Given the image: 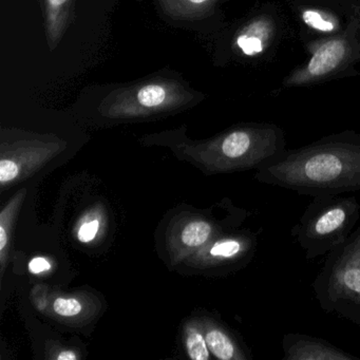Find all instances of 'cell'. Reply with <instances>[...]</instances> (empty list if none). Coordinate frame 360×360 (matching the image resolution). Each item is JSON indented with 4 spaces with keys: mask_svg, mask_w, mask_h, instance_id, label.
I'll use <instances>...</instances> for the list:
<instances>
[{
    "mask_svg": "<svg viewBox=\"0 0 360 360\" xmlns=\"http://www.w3.org/2000/svg\"><path fill=\"white\" fill-rule=\"evenodd\" d=\"M255 179L309 197L360 191V134L339 132L300 148L286 149L257 170Z\"/></svg>",
    "mask_w": 360,
    "mask_h": 360,
    "instance_id": "obj_1",
    "label": "cell"
},
{
    "mask_svg": "<svg viewBox=\"0 0 360 360\" xmlns=\"http://www.w3.org/2000/svg\"><path fill=\"white\" fill-rule=\"evenodd\" d=\"M311 288L322 311L360 326V225L326 255Z\"/></svg>",
    "mask_w": 360,
    "mask_h": 360,
    "instance_id": "obj_2",
    "label": "cell"
},
{
    "mask_svg": "<svg viewBox=\"0 0 360 360\" xmlns=\"http://www.w3.org/2000/svg\"><path fill=\"white\" fill-rule=\"evenodd\" d=\"M360 219V204L355 195H317L307 206L292 227L307 260L326 256L349 237Z\"/></svg>",
    "mask_w": 360,
    "mask_h": 360,
    "instance_id": "obj_3",
    "label": "cell"
},
{
    "mask_svg": "<svg viewBox=\"0 0 360 360\" xmlns=\"http://www.w3.org/2000/svg\"><path fill=\"white\" fill-rule=\"evenodd\" d=\"M286 150L285 134L274 124H248L223 134L212 145L219 172L259 170Z\"/></svg>",
    "mask_w": 360,
    "mask_h": 360,
    "instance_id": "obj_4",
    "label": "cell"
},
{
    "mask_svg": "<svg viewBox=\"0 0 360 360\" xmlns=\"http://www.w3.org/2000/svg\"><path fill=\"white\" fill-rule=\"evenodd\" d=\"M351 43L335 37L321 44L305 66L294 71L284 82L286 87H299L316 83L342 68L351 58Z\"/></svg>",
    "mask_w": 360,
    "mask_h": 360,
    "instance_id": "obj_5",
    "label": "cell"
},
{
    "mask_svg": "<svg viewBox=\"0 0 360 360\" xmlns=\"http://www.w3.org/2000/svg\"><path fill=\"white\" fill-rule=\"evenodd\" d=\"M283 360H358L330 341L311 335L288 333L282 339Z\"/></svg>",
    "mask_w": 360,
    "mask_h": 360,
    "instance_id": "obj_6",
    "label": "cell"
},
{
    "mask_svg": "<svg viewBox=\"0 0 360 360\" xmlns=\"http://www.w3.org/2000/svg\"><path fill=\"white\" fill-rule=\"evenodd\" d=\"M204 336L210 353L218 359L246 360L252 358L248 349H242L240 343L229 333L216 324L208 326Z\"/></svg>",
    "mask_w": 360,
    "mask_h": 360,
    "instance_id": "obj_7",
    "label": "cell"
},
{
    "mask_svg": "<svg viewBox=\"0 0 360 360\" xmlns=\"http://www.w3.org/2000/svg\"><path fill=\"white\" fill-rule=\"evenodd\" d=\"M179 96L180 94L176 87L172 88L165 84H149L141 87L131 98L141 109L159 110L176 104L180 98Z\"/></svg>",
    "mask_w": 360,
    "mask_h": 360,
    "instance_id": "obj_8",
    "label": "cell"
},
{
    "mask_svg": "<svg viewBox=\"0 0 360 360\" xmlns=\"http://www.w3.org/2000/svg\"><path fill=\"white\" fill-rule=\"evenodd\" d=\"M264 22H256L238 37L237 46L245 56H255L265 49L267 41V28Z\"/></svg>",
    "mask_w": 360,
    "mask_h": 360,
    "instance_id": "obj_9",
    "label": "cell"
},
{
    "mask_svg": "<svg viewBox=\"0 0 360 360\" xmlns=\"http://www.w3.org/2000/svg\"><path fill=\"white\" fill-rule=\"evenodd\" d=\"M25 191L18 193L10 203L4 208L3 212L0 214V260H1V269H5L6 254H7V248L9 245L10 231H11L12 224H13L14 217L18 212L22 198H24Z\"/></svg>",
    "mask_w": 360,
    "mask_h": 360,
    "instance_id": "obj_10",
    "label": "cell"
},
{
    "mask_svg": "<svg viewBox=\"0 0 360 360\" xmlns=\"http://www.w3.org/2000/svg\"><path fill=\"white\" fill-rule=\"evenodd\" d=\"M214 235V225L205 220H195L189 222L183 229L181 239L183 244L188 248H200L204 245Z\"/></svg>",
    "mask_w": 360,
    "mask_h": 360,
    "instance_id": "obj_11",
    "label": "cell"
},
{
    "mask_svg": "<svg viewBox=\"0 0 360 360\" xmlns=\"http://www.w3.org/2000/svg\"><path fill=\"white\" fill-rule=\"evenodd\" d=\"M301 18L307 27L319 32L332 34L338 30L336 20L326 12H321L319 10H304L301 14Z\"/></svg>",
    "mask_w": 360,
    "mask_h": 360,
    "instance_id": "obj_12",
    "label": "cell"
},
{
    "mask_svg": "<svg viewBox=\"0 0 360 360\" xmlns=\"http://www.w3.org/2000/svg\"><path fill=\"white\" fill-rule=\"evenodd\" d=\"M186 349L191 359L208 360L210 358V351L205 336L197 328H191L187 330Z\"/></svg>",
    "mask_w": 360,
    "mask_h": 360,
    "instance_id": "obj_13",
    "label": "cell"
},
{
    "mask_svg": "<svg viewBox=\"0 0 360 360\" xmlns=\"http://www.w3.org/2000/svg\"><path fill=\"white\" fill-rule=\"evenodd\" d=\"M47 1L48 26L50 37H56L63 26V10L69 0H46Z\"/></svg>",
    "mask_w": 360,
    "mask_h": 360,
    "instance_id": "obj_14",
    "label": "cell"
},
{
    "mask_svg": "<svg viewBox=\"0 0 360 360\" xmlns=\"http://www.w3.org/2000/svg\"><path fill=\"white\" fill-rule=\"evenodd\" d=\"M53 309L58 315L62 317H73L81 313L83 307L82 303L75 298H60L56 299L53 303Z\"/></svg>",
    "mask_w": 360,
    "mask_h": 360,
    "instance_id": "obj_15",
    "label": "cell"
},
{
    "mask_svg": "<svg viewBox=\"0 0 360 360\" xmlns=\"http://www.w3.org/2000/svg\"><path fill=\"white\" fill-rule=\"evenodd\" d=\"M100 220L98 219H92V220L82 223L79 231H77V239L82 243H89V242L94 241L100 231Z\"/></svg>",
    "mask_w": 360,
    "mask_h": 360,
    "instance_id": "obj_16",
    "label": "cell"
},
{
    "mask_svg": "<svg viewBox=\"0 0 360 360\" xmlns=\"http://www.w3.org/2000/svg\"><path fill=\"white\" fill-rule=\"evenodd\" d=\"M51 267V263L44 257H35L29 262L28 265L29 271L33 275L45 273V271H50Z\"/></svg>",
    "mask_w": 360,
    "mask_h": 360,
    "instance_id": "obj_17",
    "label": "cell"
},
{
    "mask_svg": "<svg viewBox=\"0 0 360 360\" xmlns=\"http://www.w3.org/2000/svg\"><path fill=\"white\" fill-rule=\"evenodd\" d=\"M56 359L58 360H75L79 359V356L73 351H62L58 356Z\"/></svg>",
    "mask_w": 360,
    "mask_h": 360,
    "instance_id": "obj_18",
    "label": "cell"
},
{
    "mask_svg": "<svg viewBox=\"0 0 360 360\" xmlns=\"http://www.w3.org/2000/svg\"><path fill=\"white\" fill-rule=\"evenodd\" d=\"M210 0H186V3L188 4L189 6H193V7H195V6H203L205 5L206 3H208Z\"/></svg>",
    "mask_w": 360,
    "mask_h": 360,
    "instance_id": "obj_19",
    "label": "cell"
}]
</instances>
